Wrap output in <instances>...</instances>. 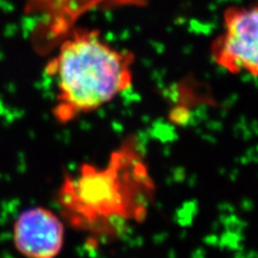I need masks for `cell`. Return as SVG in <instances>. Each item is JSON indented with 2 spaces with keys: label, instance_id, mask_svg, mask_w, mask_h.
I'll use <instances>...</instances> for the list:
<instances>
[{
  "label": "cell",
  "instance_id": "6da1fadb",
  "mask_svg": "<svg viewBox=\"0 0 258 258\" xmlns=\"http://www.w3.org/2000/svg\"><path fill=\"white\" fill-rule=\"evenodd\" d=\"M153 185L132 151L114 153L106 167L86 164L64 177L56 203L67 227L99 244L119 236L127 224L148 214Z\"/></svg>",
  "mask_w": 258,
  "mask_h": 258
},
{
  "label": "cell",
  "instance_id": "7a4b0ae2",
  "mask_svg": "<svg viewBox=\"0 0 258 258\" xmlns=\"http://www.w3.org/2000/svg\"><path fill=\"white\" fill-rule=\"evenodd\" d=\"M133 56L93 30H78L61 43L47 71L55 79L54 115L59 122L101 108L131 86Z\"/></svg>",
  "mask_w": 258,
  "mask_h": 258
},
{
  "label": "cell",
  "instance_id": "3957f363",
  "mask_svg": "<svg viewBox=\"0 0 258 258\" xmlns=\"http://www.w3.org/2000/svg\"><path fill=\"white\" fill-rule=\"evenodd\" d=\"M215 62L231 74L258 77V4L231 7L224 13V30L212 45Z\"/></svg>",
  "mask_w": 258,
  "mask_h": 258
},
{
  "label": "cell",
  "instance_id": "277c9868",
  "mask_svg": "<svg viewBox=\"0 0 258 258\" xmlns=\"http://www.w3.org/2000/svg\"><path fill=\"white\" fill-rule=\"evenodd\" d=\"M66 229L58 212L43 206H31L14 219L12 243L24 258H57L66 243Z\"/></svg>",
  "mask_w": 258,
  "mask_h": 258
}]
</instances>
